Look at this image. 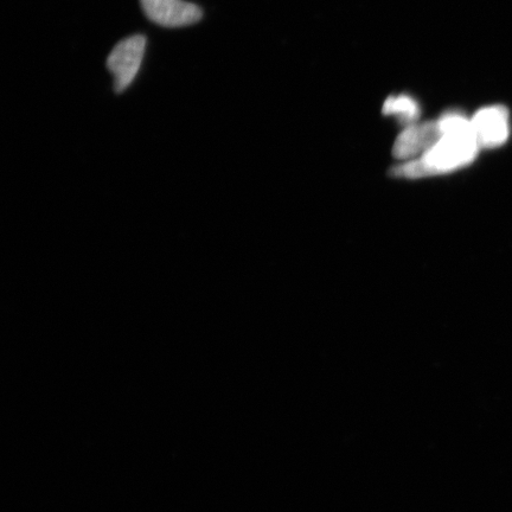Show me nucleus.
<instances>
[{
  "label": "nucleus",
  "mask_w": 512,
  "mask_h": 512,
  "mask_svg": "<svg viewBox=\"0 0 512 512\" xmlns=\"http://www.w3.org/2000/svg\"><path fill=\"white\" fill-rule=\"evenodd\" d=\"M439 120L444 136L418 158L392 169L393 177L419 179L447 174L469 165L476 159L480 147L473 133L471 119L452 112Z\"/></svg>",
  "instance_id": "obj_1"
},
{
  "label": "nucleus",
  "mask_w": 512,
  "mask_h": 512,
  "mask_svg": "<svg viewBox=\"0 0 512 512\" xmlns=\"http://www.w3.org/2000/svg\"><path fill=\"white\" fill-rule=\"evenodd\" d=\"M146 48V37L134 35L120 41L107 59V68L114 78V92L123 93L142 67Z\"/></svg>",
  "instance_id": "obj_2"
},
{
  "label": "nucleus",
  "mask_w": 512,
  "mask_h": 512,
  "mask_svg": "<svg viewBox=\"0 0 512 512\" xmlns=\"http://www.w3.org/2000/svg\"><path fill=\"white\" fill-rule=\"evenodd\" d=\"M144 14L151 22L164 28H183L203 18L200 6L184 0H140Z\"/></svg>",
  "instance_id": "obj_3"
},
{
  "label": "nucleus",
  "mask_w": 512,
  "mask_h": 512,
  "mask_svg": "<svg viewBox=\"0 0 512 512\" xmlns=\"http://www.w3.org/2000/svg\"><path fill=\"white\" fill-rule=\"evenodd\" d=\"M471 125L480 149H495L509 138V112L503 106L482 108L473 115Z\"/></svg>",
  "instance_id": "obj_4"
},
{
  "label": "nucleus",
  "mask_w": 512,
  "mask_h": 512,
  "mask_svg": "<svg viewBox=\"0 0 512 512\" xmlns=\"http://www.w3.org/2000/svg\"><path fill=\"white\" fill-rule=\"evenodd\" d=\"M444 136L439 120L407 126L393 147V156L401 162H409L424 155Z\"/></svg>",
  "instance_id": "obj_5"
},
{
  "label": "nucleus",
  "mask_w": 512,
  "mask_h": 512,
  "mask_svg": "<svg viewBox=\"0 0 512 512\" xmlns=\"http://www.w3.org/2000/svg\"><path fill=\"white\" fill-rule=\"evenodd\" d=\"M382 113L384 115H396L402 125L411 126L416 124L420 117L418 102L408 95L389 96L384 101Z\"/></svg>",
  "instance_id": "obj_6"
}]
</instances>
